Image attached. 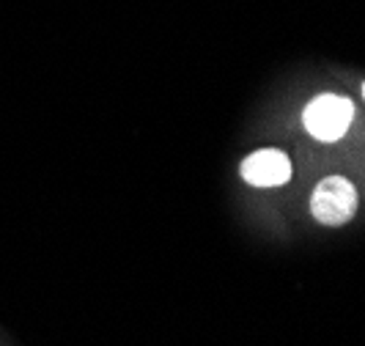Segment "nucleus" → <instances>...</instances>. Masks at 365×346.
<instances>
[{
    "instance_id": "20e7f679",
    "label": "nucleus",
    "mask_w": 365,
    "mask_h": 346,
    "mask_svg": "<svg viewBox=\"0 0 365 346\" xmlns=\"http://www.w3.org/2000/svg\"><path fill=\"white\" fill-rule=\"evenodd\" d=\"M363 96H365V83H363Z\"/></svg>"
},
{
    "instance_id": "7ed1b4c3",
    "label": "nucleus",
    "mask_w": 365,
    "mask_h": 346,
    "mask_svg": "<svg viewBox=\"0 0 365 346\" xmlns=\"http://www.w3.org/2000/svg\"><path fill=\"white\" fill-rule=\"evenodd\" d=\"M239 173L253 187H280L292 179V163L277 148H261L242 160Z\"/></svg>"
},
{
    "instance_id": "f03ea898",
    "label": "nucleus",
    "mask_w": 365,
    "mask_h": 346,
    "mask_svg": "<svg viewBox=\"0 0 365 346\" xmlns=\"http://www.w3.org/2000/svg\"><path fill=\"white\" fill-rule=\"evenodd\" d=\"M311 212L322 225H344L357 212V190L344 176H327L316 184Z\"/></svg>"
},
{
    "instance_id": "f257e3e1",
    "label": "nucleus",
    "mask_w": 365,
    "mask_h": 346,
    "mask_svg": "<svg viewBox=\"0 0 365 346\" xmlns=\"http://www.w3.org/2000/svg\"><path fill=\"white\" fill-rule=\"evenodd\" d=\"M354 116V105L349 102L346 96L338 93H322L316 96L311 105L302 113V124L311 132L316 141H338L346 135L349 124Z\"/></svg>"
}]
</instances>
